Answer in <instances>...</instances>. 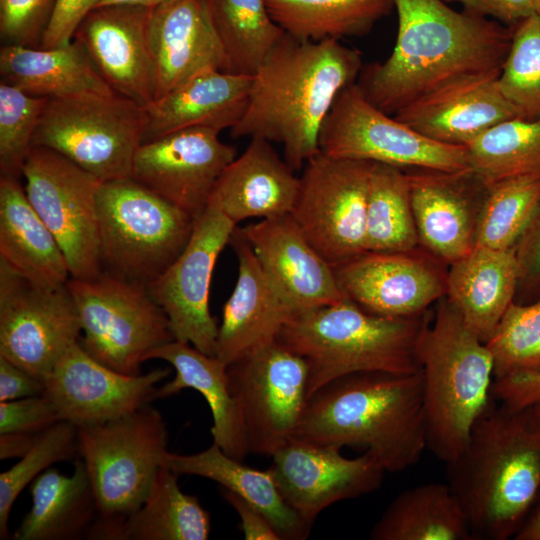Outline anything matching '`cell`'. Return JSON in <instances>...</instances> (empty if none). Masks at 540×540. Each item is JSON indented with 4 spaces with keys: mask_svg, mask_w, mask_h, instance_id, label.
I'll use <instances>...</instances> for the list:
<instances>
[{
    "mask_svg": "<svg viewBox=\"0 0 540 540\" xmlns=\"http://www.w3.org/2000/svg\"><path fill=\"white\" fill-rule=\"evenodd\" d=\"M397 37L390 56L360 72L357 84L394 115L412 102L461 80L500 74L513 28L445 0H393Z\"/></svg>",
    "mask_w": 540,
    "mask_h": 540,
    "instance_id": "1",
    "label": "cell"
},
{
    "mask_svg": "<svg viewBox=\"0 0 540 540\" xmlns=\"http://www.w3.org/2000/svg\"><path fill=\"white\" fill-rule=\"evenodd\" d=\"M361 70L360 52L341 40L304 41L285 33L252 75L247 106L231 136L278 143L285 161L303 168L319 153L320 131L337 96Z\"/></svg>",
    "mask_w": 540,
    "mask_h": 540,
    "instance_id": "2",
    "label": "cell"
},
{
    "mask_svg": "<svg viewBox=\"0 0 540 540\" xmlns=\"http://www.w3.org/2000/svg\"><path fill=\"white\" fill-rule=\"evenodd\" d=\"M445 465L474 540L514 539L540 494V421L533 406L511 409L493 397L464 449Z\"/></svg>",
    "mask_w": 540,
    "mask_h": 540,
    "instance_id": "3",
    "label": "cell"
},
{
    "mask_svg": "<svg viewBox=\"0 0 540 540\" xmlns=\"http://www.w3.org/2000/svg\"><path fill=\"white\" fill-rule=\"evenodd\" d=\"M292 438L365 448L390 473L413 467L427 449L421 371L359 372L325 384L307 399Z\"/></svg>",
    "mask_w": 540,
    "mask_h": 540,
    "instance_id": "4",
    "label": "cell"
},
{
    "mask_svg": "<svg viewBox=\"0 0 540 540\" xmlns=\"http://www.w3.org/2000/svg\"><path fill=\"white\" fill-rule=\"evenodd\" d=\"M427 449L444 463L464 449L493 400V361L486 344L446 298L419 333Z\"/></svg>",
    "mask_w": 540,
    "mask_h": 540,
    "instance_id": "5",
    "label": "cell"
},
{
    "mask_svg": "<svg viewBox=\"0 0 540 540\" xmlns=\"http://www.w3.org/2000/svg\"><path fill=\"white\" fill-rule=\"evenodd\" d=\"M427 321L424 314L374 315L345 298L295 313L277 340L306 361L309 398L325 384L354 373L419 371L416 344Z\"/></svg>",
    "mask_w": 540,
    "mask_h": 540,
    "instance_id": "6",
    "label": "cell"
},
{
    "mask_svg": "<svg viewBox=\"0 0 540 540\" xmlns=\"http://www.w3.org/2000/svg\"><path fill=\"white\" fill-rule=\"evenodd\" d=\"M97 211L103 271L146 286L183 252L196 220L131 177L102 182Z\"/></svg>",
    "mask_w": 540,
    "mask_h": 540,
    "instance_id": "7",
    "label": "cell"
},
{
    "mask_svg": "<svg viewBox=\"0 0 540 540\" xmlns=\"http://www.w3.org/2000/svg\"><path fill=\"white\" fill-rule=\"evenodd\" d=\"M146 126V107L116 93L49 98L32 147L54 150L106 182L130 177Z\"/></svg>",
    "mask_w": 540,
    "mask_h": 540,
    "instance_id": "8",
    "label": "cell"
},
{
    "mask_svg": "<svg viewBox=\"0 0 540 540\" xmlns=\"http://www.w3.org/2000/svg\"><path fill=\"white\" fill-rule=\"evenodd\" d=\"M67 287L81 322L79 343L102 364L141 374L151 352L173 340L169 321L146 285L102 271Z\"/></svg>",
    "mask_w": 540,
    "mask_h": 540,
    "instance_id": "9",
    "label": "cell"
},
{
    "mask_svg": "<svg viewBox=\"0 0 540 540\" xmlns=\"http://www.w3.org/2000/svg\"><path fill=\"white\" fill-rule=\"evenodd\" d=\"M77 428L97 518H125L143 504L163 465L168 451L163 416L147 404L123 417Z\"/></svg>",
    "mask_w": 540,
    "mask_h": 540,
    "instance_id": "10",
    "label": "cell"
},
{
    "mask_svg": "<svg viewBox=\"0 0 540 540\" xmlns=\"http://www.w3.org/2000/svg\"><path fill=\"white\" fill-rule=\"evenodd\" d=\"M319 152L402 170L470 169L466 147L434 141L376 107L357 82L337 96L319 135Z\"/></svg>",
    "mask_w": 540,
    "mask_h": 540,
    "instance_id": "11",
    "label": "cell"
},
{
    "mask_svg": "<svg viewBox=\"0 0 540 540\" xmlns=\"http://www.w3.org/2000/svg\"><path fill=\"white\" fill-rule=\"evenodd\" d=\"M22 177L28 200L58 241L70 278L89 280L102 271L97 195L101 181L42 146L31 147Z\"/></svg>",
    "mask_w": 540,
    "mask_h": 540,
    "instance_id": "12",
    "label": "cell"
},
{
    "mask_svg": "<svg viewBox=\"0 0 540 540\" xmlns=\"http://www.w3.org/2000/svg\"><path fill=\"white\" fill-rule=\"evenodd\" d=\"M373 162L317 153L306 162L290 216L332 266L366 252V209Z\"/></svg>",
    "mask_w": 540,
    "mask_h": 540,
    "instance_id": "13",
    "label": "cell"
},
{
    "mask_svg": "<svg viewBox=\"0 0 540 540\" xmlns=\"http://www.w3.org/2000/svg\"><path fill=\"white\" fill-rule=\"evenodd\" d=\"M250 453L272 457L291 438L308 399L306 361L278 340L228 365Z\"/></svg>",
    "mask_w": 540,
    "mask_h": 540,
    "instance_id": "14",
    "label": "cell"
},
{
    "mask_svg": "<svg viewBox=\"0 0 540 540\" xmlns=\"http://www.w3.org/2000/svg\"><path fill=\"white\" fill-rule=\"evenodd\" d=\"M80 336L67 284H35L0 261V356L44 381Z\"/></svg>",
    "mask_w": 540,
    "mask_h": 540,
    "instance_id": "15",
    "label": "cell"
},
{
    "mask_svg": "<svg viewBox=\"0 0 540 540\" xmlns=\"http://www.w3.org/2000/svg\"><path fill=\"white\" fill-rule=\"evenodd\" d=\"M236 224L208 204L195 220L192 235L179 257L147 287L166 314L173 337L216 356L218 326L209 309L216 261L229 244Z\"/></svg>",
    "mask_w": 540,
    "mask_h": 540,
    "instance_id": "16",
    "label": "cell"
},
{
    "mask_svg": "<svg viewBox=\"0 0 540 540\" xmlns=\"http://www.w3.org/2000/svg\"><path fill=\"white\" fill-rule=\"evenodd\" d=\"M335 445L291 438L272 455L268 471L286 503L309 524L329 506L370 494L386 473L368 451L347 458Z\"/></svg>",
    "mask_w": 540,
    "mask_h": 540,
    "instance_id": "17",
    "label": "cell"
},
{
    "mask_svg": "<svg viewBox=\"0 0 540 540\" xmlns=\"http://www.w3.org/2000/svg\"><path fill=\"white\" fill-rule=\"evenodd\" d=\"M219 134L189 128L145 141L135 153L130 177L197 219L236 157L235 147L222 142Z\"/></svg>",
    "mask_w": 540,
    "mask_h": 540,
    "instance_id": "18",
    "label": "cell"
},
{
    "mask_svg": "<svg viewBox=\"0 0 540 540\" xmlns=\"http://www.w3.org/2000/svg\"><path fill=\"white\" fill-rule=\"evenodd\" d=\"M171 373L157 368L145 374L118 372L89 355L79 341L59 358L44 379V391L59 417L77 427L123 417L156 399L157 384Z\"/></svg>",
    "mask_w": 540,
    "mask_h": 540,
    "instance_id": "19",
    "label": "cell"
},
{
    "mask_svg": "<svg viewBox=\"0 0 540 540\" xmlns=\"http://www.w3.org/2000/svg\"><path fill=\"white\" fill-rule=\"evenodd\" d=\"M344 296L387 318L418 316L446 294V276L410 252H364L333 267Z\"/></svg>",
    "mask_w": 540,
    "mask_h": 540,
    "instance_id": "20",
    "label": "cell"
},
{
    "mask_svg": "<svg viewBox=\"0 0 540 540\" xmlns=\"http://www.w3.org/2000/svg\"><path fill=\"white\" fill-rule=\"evenodd\" d=\"M406 173L419 243L449 264L471 252L488 186L471 169Z\"/></svg>",
    "mask_w": 540,
    "mask_h": 540,
    "instance_id": "21",
    "label": "cell"
},
{
    "mask_svg": "<svg viewBox=\"0 0 540 540\" xmlns=\"http://www.w3.org/2000/svg\"><path fill=\"white\" fill-rule=\"evenodd\" d=\"M153 9L98 7L84 18L74 35L112 90L145 107L154 100Z\"/></svg>",
    "mask_w": 540,
    "mask_h": 540,
    "instance_id": "22",
    "label": "cell"
},
{
    "mask_svg": "<svg viewBox=\"0 0 540 540\" xmlns=\"http://www.w3.org/2000/svg\"><path fill=\"white\" fill-rule=\"evenodd\" d=\"M229 244L238 260V276L223 307L216 344V357L227 365L277 341L296 313L264 271L241 228L236 226Z\"/></svg>",
    "mask_w": 540,
    "mask_h": 540,
    "instance_id": "23",
    "label": "cell"
},
{
    "mask_svg": "<svg viewBox=\"0 0 540 540\" xmlns=\"http://www.w3.org/2000/svg\"><path fill=\"white\" fill-rule=\"evenodd\" d=\"M241 231L296 313L346 298L333 267L306 239L290 214L261 219Z\"/></svg>",
    "mask_w": 540,
    "mask_h": 540,
    "instance_id": "24",
    "label": "cell"
},
{
    "mask_svg": "<svg viewBox=\"0 0 540 540\" xmlns=\"http://www.w3.org/2000/svg\"><path fill=\"white\" fill-rule=\"evenodd\" d=\"M498 76H477L453 83L393 116L434 141L466 147L491 127L518 117L500 90Z\"/></svg>",
    "mask_w": 540,
    "mask_h": 540,
    "instance_id": "25",
    "label": "cell"
},
{
    "mask_svg": "<svg viewBox=\"0 0 540 540\" xmlns=\"http://www.w3.org/2000/svg\"><path fill=\"white\" fill-rule=\"evenodd\" d=\"M151 50L154 100L203 69L226 71V57L205 0H170L155 7Z\"/></svg>",
    "mask_w": 540,
    "mask_h": 540,
    "instance_id": "26",
    "label": "cell"
},
{
    "mask_svg": "<svg viewBox=\"0 0 540 540\" xmlns=\"http://www.w3.org/2000/svg\"><path fill=\"white\" fill-rule=\"evenodd\" d=\"M272 143L251 138L244 152L224 169L208 204L236 225L246 219H266L290 214L300 179Z\"/></svg>",
    "mask_w": 540,
    "mask_h": 540,
    "instance_id": "27",
    "label": "cell"
},
{
    "mask_svg": "<svg viewBox=\"0 0 540 540\" xmlns=\"http://www.w3.org/2000/svg\"><path fill=\"white\" fill-rule=\"evenodd\" d=\"M252 76L203 69L146 106L144 141L189 129H232L248 102Z\"/></svg>",
    "mask_w": 540,
    "mask_h": 540,
    "instance_id": "28",
    "label": "cell"
},
{
    "mask_svg": "<svg viewBox=\"0 0 540 540\" xmlns=\"http://www.w3.org/2000/svg\"><path fill=\"white\" fill-rule=\"evenodd\" d=\"M161 359L175 370L174 378L157 388L156 398H165L190 388L199 392L210 408L213 443L237 460L250 453L243 419L231 391L228 365L194 346L173 340L150 353L148 360Z\"/></svg>",
    "mask_w": 540,
    "mask_h": 540,
    "instance_id": "29",
    "label": "cell"
},
{
    "mask_svg": "<svg viewBox=\"0 0 540 540\" xmlns=\"http://www.w3.org/2000/svg\"><path fill=\"white\" fill-rule=\"evenodd\" d=\"M450 265L446 276L447 299L485 343L515 300L519 277L515 246L509 249L475 246Z\"/></svg>",
    "mask_w": 540,
    "mask_h": 540,
    "instance_id": "30",
    "label": "cell"
},
{
    "mask_svg": "<svg viewBox=\"0 0 540 540\" xmlns=\"http://www.w3.org/2000/svg\"><path fill=\"white\" fill-rule=\"evenodd\" d=\"M0 261L49 288L70 279L65 255L27 198L20 179L0 176Z\"/></svg>",
    "mask_w": 540,
    "mask_h": 540,
    "instance_id": "31",
    "label": "cell"
},
{
    "mask_svg": "<svg viewBox=\"0 0 540 540\" xmlns=\"http://www.w3.org/2000/svg\"><path fill=\"white\" fill-rule=\"evenodd\" d=\"M179 474L162 465L143 504L125 518H97L88 539L206 540L211 518L194 495L184 493Z\"/></svg>",
    "mask_w": 540,
    "mask_h": 540,
    "instance_id": "32",
    "label": "cell"
},
{
    "mask_svg": "<svg viewBox=\"0 0 540 540\" xmlns=\"http://www.w3.org/2000/svg\"><path fill=\"white\" fill-rule=\"evenodd\" d=\"M0 74L3 81L39 97L115 94L75 39L54 48L3 44Z\"/></svg>",
    "mask_w": 540,
    "mask_h": 540,
    "instance_id": "33",
    "label": "cell"
},
{
    "mask_svg": "<svg viewBox=\"0 0 540 540\" xmlns=\"http://www.w3.org/2000/svg\"><path fill=\"white\" fill-rule=\"evenodd\" d=\"M32 506L13 533L15 540L88 538L98 517L93 487L81 459L71 475L47 469L30 486Z\"/></svg>",
    "mask_w": 540,
    "mask_h": 540,
    "instance_id": "34",
    "label": "cell"
},
{
    "mask_svg": "<svg viewBox=\"0 0 540 540\" xmlns=\"http://www.w3.org/2000/svg\"><path fill=\"white\" fill-rule=\"evenodd\" d=\"M163 464L179 475L212 480L221 488L243 497L266 515L281 539L302 540L309 536L312 525L286 503L268 470L261 471L243 464L224 453L215 443L195 454L167 451Z\"/></svg>",
    "mask_w": 540,
    "mask_h": 540,
    "instance_id": "35",
    "label": "cell"
},
{
    "mask_svg": "<svg viewBox=\"0 0 540 540\" xmlns=\"http://www.w3.org/2000/svg\"><path fill=\"white\" fill-rule=\"evenodd\" d=\"M370 539L474 540L463 508L447 482L402 491L374 524Z\"/></svg>",
    "mask_w": 540,
    "mask_h": 540,
    "instance_id": "36",
    "label": "cell"
},
{
    "mask_svg": "<svg viewBox=\"0 0 540 540\" xmlns=\"http://www.w3.org/2000/svg\"><path fill=\"white\" fill-rule=\"evenodd\" d=\"M288 35L304 41L360 37L394 9L393 0H266Z\"/></svg>",
    "mask_w": 540,
    "mask_h": 540,
    "instance_id": "37",
    "label": "cell"
},
{
    "mask_svg": "<svg viewBox=\"0 0 540 540\" xmlns=\"http://www.w3.org/2000/svg\"><path fill=\"white\" fill-rule=\"evenodd\" d=\"M226 57V72L252 76L285 32L266 0H205Z\"/></svg>",
    "mask_w": 540,
    "mask_h": 540,
    "instance_id": "38",
    "label": "cell"
},
{
    "mask_svg": "<svg viewBox=\"0 0 540 540\" xmlns=\"http://www.w3.org/2000/svg\"><path fill=\"white\" fill-rule=\"evenodd\" d=\"M419 243L407 173L372 163L366 209V252H410Z\"/></svg>",
    "mask_w": 540,
    "mask_h": 540,
    "instance_id": "39",
    "label": "cell"
},
{
    "mask_svg": "<svg viewBox=\"0 0 540 540\" xmlns=\"http://www.w3.org/2000/svg\"><path fill=\"white\" fill-rule=\"evenodd\" d=\"M466 151L470 169L486 185L540 178V120H505L477 137Z\"/></svg>",
    "mask_w": 540,
    "mask_h": 540,
    "instance_id": "40",
    "label": "cell"
},
{
    "mask_svg": "<svg viewBox=\"0 0 540 540\" xmlns=\"http://www.w3.org/2000/svg\"><path fill=\"white\" fill-rule=\"evenodd\" d=\"M488 186L475 246L509 249L516 245L540 203V178H514Z\"/></svg>",
    "mask_w": 540,
    "mask_h": 540,
    "instance_id": "41",
    "label": "cell"
},
{
    "mask_svg": "<svg viewBox=\"0 0 540 540\" xmlns=\"http://www.w3.org/2000/svg\"><path fill=\"white\" fill-rule=\"evenodd\" d=\"M494 380L540 372V299L513 301L485 342Z\"/></svg>",
    "mask_w": 540,
    "mask_h": 540,
    "instance_id": "42",
    "label": "cell"
},
{
    "mask_svg": "<svg viewBox=\"0 0 540 540\" xmlns=\"http://www.w3.org/2000/svg\"><path fill=\"white\" fill-rule=\"evenodd\" d=\"M513 28L509 52L498 76L501 92L518 117L540 120V22L530 17Z\"/></svg>",
    "mask_w": 540,
    "mask_h": 540,
    "instance_id": "43",
    "label": "cell"
},
{
    "mask_svg": "<svg viewBox=\"0 0 540 540\" xmlns=\"http://www.w3.org/2000/svg\"><path fill=\"white\" fill-rule=\"evenodd\" d=\"M76 453H79L78 428L73 423L62 420L43 431L20 461L0 474L1 539L9 536L10 512L23 489L49 466L69 460Z\"/></svg>",
    "mask_w": 540,
    "mask_h": 540,
    "instance_id": "44",
    "label": "cell"
},
{
    "mask_svg": "<svg viewBox=\"0 0 540 540\" xmlns=\"http://www.w3.org/2000/svg\"><path fill=\"white\" fill-rule=\"evenodd\" d=\"M47 97L0 83V176L20 179Z\"/></svg>",
    "mask_w": 540,
    "mask_h": 540,
    "instance_id": "45",
    "label": "cell"
},
{
    "mask_svg": "<svg viewBox=\"0 0 540 540\" xmlns=\"http://www.w3.org/2000/svg\"><path fill=\"white\" fill-rule=\"evenodd\" d=\"M56 0H0L4 44L40 47Z\"/></svg>",
    "mask_w": 540,
    "mask_h": 540,
    "instance_id": "46",
    "label": "cell"
},
{
    "mask_svg": "<svg viewBox=\"0 0 540 540\" xmlns=\"http://www.w3.org/2000/svg\"><path fill=\"white\" fill-rule=\"evenodd\" d=\"M59 421L62 420L56 408L43 393L0 402V434H38Z\"/></svg>",
    "mask_w": 540,
    "mask_h": 540,
    "instance_id": "47",
    "label": "cell"
},
{
    "mask_svg": "<svg viewBox=\"0 0 540 540\" xmlns=\"http://www.w3.org/2000/svg\"><path fill=\"white\" fill-rule=\"evenodd\" d=\"M518 262L516 302L530 303L540 299V203L515 245Z\"/></svg>",
    "mask_w": 540,
    "mask_h": 540,
    "instance_id": "48",
    "label": "cell"
},
{
    "mask_svg": "<svg viewBox=\"0 0 540 540\" xmlns=\"http://www.w3.org/2000/svg\"><path fill=\"white\" fill-rule=\"evenodd\" d=\"M100 1L56 0L40 48H54L71 42L81 22Z\"/></svg>",
    "mask_w": 540,
    "mask_h": 540,
    "instance_id": "49",
    "label": "cell"
},
{
    "mask_svg": "<svg viewBox=\"0 0 540 540\" xmlns=\"http://www.w3.org/2000/svg\"><path fill=\"white\" fill-rule=\"evenodd\" d=\"M458 3L471 14L488 18L508 27L538 16L540 0H445Z\"/></svg>",
    "mask_w": 540,
    "mask_h": 540,
    "instance_id": "50",
    "label": "cell"
},
{
    "mask_svg": "<svg viewBox=\"0 0 540 540\" xmlns=\"http://www.w3.org/2000/svg\"><path fill=\"white\" fill-rule=\"evenodd\" d=\"M492 395L511 409H522L540 402V372L494 380Z\"/></svg>",
    "mask_w": 540,
    "mask_h": 540,
    "instance_id": "51",
    "label": "cell"
},
{
    "mask_svg": "<svg viewBox=\"0 0 540 540\" xmlns=\"http://www.w3.org/2000/svg\"><path fill=\"white\" fill-rule=\"evenodd\" d=\"M220 493L238 514L246 540H281L276 529L258 507L225 488H221Z\"/></svg>",
    "mask_w": 540,
    "mask_h": 540,
    "instance_id": "52",
    "label": "cell"
},
{
    "mask_svg": "<svg viewBox=\"0 0 540 540\" xmlns=\"http://www.w3.org/2000/svg\"><path fill=\"white\" fill-rule=\"evenodd\" d=\"M43 391L42 380L0 356V402L40 395Z\"/></svg>",
    "mask_w": 540,
    "mask_h": 540,
    "instance_id": "53",
    "label": "cell"
},
{
    "mask_svg": "<svg viewBox=\"0 0 540 540\" xmlns=\"http://www.w3.org/2000/svg\"><path fill=\"white\" fill-rule=\"evenodd\" d=\"M41 433L0 434V459L21 458L31 449Z\"/></svg>",
    "mask_w": 540,
    "mask_h": 540,
    "instance_id": "54",
    "label": "cell"
},
{
    "mask_svg": "<svg viewBox=\"0 0 540 540\" xmlns=\"http://www.w3.org/2000/svg\"><path fill=\"white\" fill-rule=\"evenodd\" d=\"M514 540H540V494Z\"/></svg>",
    "mask_w": 540,
    "mask_h": 540,
    "instance_id": "55",
    "label": "cell"
},
{
    "mask_svg": "<svg viewBox=\"0 0 540 540\" xmlns=\"http://www.w3.org/2000/svg\"><path fill=\"white\" fill-rule=\"evenodd\" d=\"M170 0H101L96 8L111 5H131L155 8Z\"/></svg>",
    "mask_w": 540,
    "mask_h": 540,
    "instance_id": "56",
    "label": "cell"
},
{
    "mask_svg": "<svg viewBox=\"0 0 540 540\" xmlns=\"http://www.w3.org/2000/svg\"><path fill=\"white\" fill-rule=\"evenodd\" d=\"M533 408H534V411H535V413H536V415H537V417H538V419L540 421V402L533 405Z\"/></svg>",
    "mask_w": 540,
    "mask_h": 540,
    "instance_id": "57",
    "label": "cell"
},
{
    "mask_svg": "<svg viewBox=\"0 0 540 540\" xmlns=\"http://www.w3.org/2000/svg\"><path fill=\"white\" fill-rule=\"evenodd\" d=\"M538 19H539V22H540V13L538 14Z\"/></svg>",
    "mask_w": 540,
    "mask_h": 540,
    "instance_id": "58",
    "label": "cell"
}]
</instances>
